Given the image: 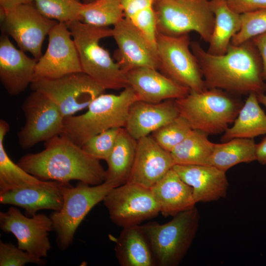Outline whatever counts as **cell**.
<instances>
[{
    "instance_id": "1",
    "label": "cell",
    "mask_w": 266,
    "mask_h": 266,
    "mask_svg": "<svg viewBox=\"0 0 266 266\" xmlns=\"http://www.w3.org/2000/svg\"><path fill=\"white\" fill-rule=\"evenodd\" d=\"M191 49L201 70L206 89H218L231 94H265L262 60L252 39L241 44L231 43L227 52L213 55L196 41Z\"/></svg>"
},
{
    "instance_id": "2",
    "label": "cell",
    "mask_w": 266,
    "mask_h": 266,
    "mask_svg": "<svg viewBox=\"0 0 266 266\" xmlns=\"http://www.w3.org/2000/svg\"><path fill=\"white\" fill-rule=\"evenodd\" d=\"M100 161L60 134L45 141L41 151L22 157L17 164L41 180L69 183L75 180L97 185L106 178V170Z\"/></svg>"
},
{
    "instance_id": "3",
    "label": "cell",
    "mask_w": 266,
    "mask_h": 266,
    "mask_svg": "<svg viewBox=\"0 0 266 266\" xmlns=\"http://www.w3.org/2000/svg\"><path fill=\"white\" fill-rule=\"evenodd\" d=\"M137 100V97L129 86L118 95L103 93L91 102L84 113L65 117L61 134L82 147L103 131L124 128L130 108Z\"/></svg>"
},
{
    "instance_id": "4",
    "label": "cell",
    "mask_w": 266,
    "mask_h": 266,
    "mask_svg": "<svg viewBox=\"0 0 266 266\" xmlns=\"http://www.w3.org/2000/svg\"><path fill=\"white\" fill-rule=\"evenodd\" d=\"M66 24L75 44L82 72L105 90L128 87L126 72L100 44L101 39L112 36V29L86 24L79 20Z\"/></svg>"
},
{
    "instance_id": "5",
    "label": "cell",
    "mask_w": 266,
    "mask_h": 266,
    "mask_svg": "<svg viewBox=\"0 0 266 266\" xmlns=\"http://www.w3.org/2000/svg\"><path fill=\"white\" fill-rule=\"evenodd\" d=\"M224 90L206 89L190 91L185 97L175 100L179 114L194 130L209 134L224 132L233 123L241 107L240 102Z\"/></svg>"
},
{
    "instance_id": "6",
    "label": "cell",
    "mask_w": 266,
    "mask_h": 266,
    "mask_svg": "<svg viewBox=\"0 0 266 266\" xmlns=\"http://www.w3.org/2000/svg\"><path fill=\"white\" fill-rule=\"evenodd\" d=\"M200 218L195 206L173 216L166 223L140 225L159 266H177L181 263L196 236Z\"/></svg>"
},
{
    "instance_id": "7",
    "label": "cell",
    "mask_w": 266,
    "mask_h": 266,
    "mask_svg": "<svg viewBox=\"0 0 266 266\" xmlns=\"http://www.w3.org/2000/svg\"><path fill=\"white\" fill-rule=\"evenodd\" d=\"M114 187L104 181L97 185L79 182L75 187L65 183L62 187L63 203L61 208L50 216L59 249L64 251L72 244L78 226L89 211L103 201Z\"/></svg>"
},
{
    "instance_id": "8",
    "label": "cell",
    "mask_w": 266,
    "mask_h": 266,
    "mask_svg": "<svg viewBox=\"0 0 266 266\" xmlns=\"http://www.w3.org/2000/svg\"><path fill=\"white\" fill-rule=\"evenodd\" d=\"M158 33L178 36L197 32L210 40L214 15L208 0H158L154 2Z\"/></svg>"
},
{
    "instance_id": "9",
    "label": "cell",
    "mask_w": 266,
    "mask_h": 266,
    "mask_svg": "<svg viewBox=\"0 0 266 266\" xmlns=\"http://www.w3.org/2000/svg\"><path fill=\"white\" fill-rule=\"evenodd\" d=\"M189 34L170 36L157 33L156 49L162 73L190 91L206 88L197 60L190 47Z\"/></svg>"
},
{
    "instance_id": "10",
    "label": "cell",
    "mask_w": 266,
    "mask_h": 266,
    "mask_svg": "<svg viewBox=\"0 0 266 266\" xmlns=\"http://www.w3.org/2000/svg\"><path fill=\"white\" fill-rule=\"evenodd\" d=\"M30 86L32 91L38 92L51 100L65 118L88 108L105 91L83 72L54 79L34 80Z\"/></svg>"
},
{
    "instance_id": "11",
    "label": "cell",
    "mask_w": 266,
    "mask_h": 266,
    "mask_svg": "<svg viewBox=\"0 0 266 266\" xmlns=\"http://www.w3.org/2000/svg\"><path fill=\"white\" fill-rule=\"evenodd\" d=\"M0 14L2 33L12 37L20 49L38 61L45 37L58 22L43 16L33 3L7 12L0 8Z\"/></svg>"
},
{
    "instance_id": "12",
    "label": "cell",
    "mask_w": 266,
    "mask_h": 266,
    "mask_svg": "<svg viewBox=\"0 0 266 266\" xmlns=\"http://www.w3.org/2000/svg\"><path fill=\"white\" fill-rule=\"evenodd\" d=\"M21 108L25 121L17 134L23 149L31 148L62 133L65 117L56 104L43 94L33 91Z\"/></svg>"
},
{
    "instance_id": "13",
    "label": "cell",
    "mask_w": 266,
    "mask_h": 266,
    "mask_svg": "<svg viewBox=\"0 0 266 266\" xmlns=\"http://www.w3.org/2000/svg\"><path fill=\"white\" fill-rule=\"evenodd\" d=\"M103 201L111 221L122 228L139 225L160 213L151 189L133 183L112 188Z\"/></svg>"
},
{
    "instance_id": "14",
    "label": "cell",
    "mask_w": 266,
    "mask_h": 266,
    "mask_svg": "<svg viewBox=\"0 0 266 266\" xmlns=\"http://www.w3.org/2000/svg\"><path fill=\"white\" fill-rule=\"evenodd\" d=\"M48 35L47 48L37 62L33 80L82 72L75 44L66 23L58 22Z\"/></svg>"
},
{
    "instance_id": "15",
    "label": "cell",
    "mask_w": 266,
    "mask_h": 266,
    "mask_svg": "<svg viewBox=\"0 0 266 266\" xmlns=\"http://www.w3.org/2000/svg\"><path fill=\"white\" fill-rule=\"evenodd\" d=\"M0 228L16 237L20 249L37 258L47 257L51 249L49 232L53 230L50 217L36 214L28 217L10 206L6 212H0Z\"/></svg>"
},
{
    "instance_id": "16",
    "label": "cell",
    "mask_w": 266,
    "mask_h": 266,
    "mask_svg": "<svg viewBox=\"0 0 266 266\" xmlns=\"http://www.w3.org/2000/svg\"><path fill=\"white\" fill-rule=\"evenodd\" d=\"M112 36L118 47L117 63L126 72L140 67L159 69L157 50L128 19L113 26Z\"/></svg>"
},
{
    "instance_id": "17",
    "label": "cell",
    "mask_w": 266,
    "mask_h": 266,
    "mask_svg": "<svg viewBox=\"0 0 266 266\" xmlns=\"http://www.w3.org/2000/svg\"><path fill=\"white\" fill-rule=\"evenodd\" d=\"M174 165L170 152L151 135L145 136L137 140L134 160L127 183L151 189Z\"/></svg>"
},
{
    "instance_id": "18",
    "label": "cell",
    "mask_w": 266,
    "mask_h": 266,
    "mask_svg": "<svg viewBox=\"0 0 266 266\" xmlns=\"http://www.w3.org/2000/svg\"><path fill=\"white\" fill-rule=\"evenodd\" d=\"M12 44L9 36L0 37V80L11 96L23 93L34 79L37 60Z\"/></svg>"
},
{
    "instance_id": "19",
    "label": "cell",
    "mask_w": 266,
    "mask_h": 266,
    "mask_svg": "<svg viewBox=\"0 0 266 266\" xmlns=\"http://www.w3.org/2000/svg\"><path fill=\"white\" fill-rule=\"evenodd\" d=\"M128 86L136 94L138 100L159 103L167 100H177L187 96L189 88L169 78L158 69L140 67L126 72Z\"/></svg>"
},
{
    "instance_id": "20",
    "label": "cell",
    "mask_w": 266,
    "mask_h": 266,
    "mask_svg": "<svg viewBox=\"0 0 266 266\" xmlns=\"http://www.w3.org/2000/svg\"><path fill=\"white\" fill-rule=\"evenodd\" d=\"M172 169L192 188L196 203L226 197L229 182L225 171L211 165L175 164Z\"/></svg>"
},
{
    "instance_id": "21",
    "label": "cell",
    "mask_w": 266,
    "mask_h": 266,
    "mask_svg": "<svg viewBox=\"0 0 266 266\" xmlns=\"http://www.w3.org/2000/svg\"><path fill=\"white\" fill-rule=\"evenodd\" d=\"M179 115L175 100L159 103L137 100L130 108L124 128L132 136L138 140L150 135Z\"/></svg>"
},
{
    "instance_id": "22",
    "label": "cell",
    "mask_w": 266,
    "mask_h": 266,
    "mask_svg": "<svg viewBox=\"0 0 266 266\" xmlns=\"http://www.w3.org/2000/svg\"><path fill=\"white\" fill-rule=\"evenodd\" d=\"M65 183L43 180L39 185L11 190L0 194V202L24 208L25 213L33 216L42 209L59 210L63 203L62 187Z\"/></svg>"
},
{
    "instance_id": "23",
    "label": "cell",
    "mask_w": 266,
    "mask_h": 266,
    "mask_svg": "<svg viewBox=\"0 0 266 266\" xmlns=\"http://www.w3.org/2000/svg\"><path fill=\"white\" fill-rule=\"evenodd\" d=\"M160 213L174 216L195 206L192 188L172 168L151 188Z\"/></svg>"
},
{
    "instance_id": "24",
    "label": "cell",
    "mask_w": 266,
    "mask_h": 266,
    "mask_svg": "<svg viewBox=\"0 0 266 266\" xmlns=\"http://www.w3.org/2000/svg\"><path fill=\"white\" fill-rule=\"evenodd\" d=\"M115 251L121 266H153L156 264L150 246L140 225L123 228L114 240Z\"/></svg>"
},
{
    "instance_id": "25",
    "label": "cell",
    "mask_w": 266,
    "mask_h": 266,
    "mask_svg": "<svg viewBox=\"0 0 266 266\" xmlns=\"http://www.w3.org/2000/svg\"><path fill=\"white\" fill-rule=\"evenodd\" d=\"M209 3L214 15V25L207 51L213 55H223L240 29L241 15L231 10L226 0H210Z\"/></svg>"
},
{
    "instance_id": "26",
    "label": "cell",
    "mask_w": 266,
    "mask_h": 266,
    "mask_svg": "<svg viewBox=\"0 0 266 266\" xmlns=\"http://www.w3.org/2000/svg\"><path fill=\"white\" fill-rule=\"evenodd\" d=\"M137 140L125 128L119 133L113 149L106 160L105 182L114 187L125 184L129 179L134 160Z\"/></svg>"
},
{
    "instance_id": "27",
    "label": "cell",
    "mask_w": 266,
    "mask_h": 266,
    "mask_svg": "<svg viewBox=\"0 0 266 266\" xmlns=\"http://www.w3.org/2000/svg\"><path fill=\"white\" fill-rule=\"evenodd\" d=\"M266 134V113L260 105L257 95L252 93L248 95L233 123L222 136V140L235 138H254Z\"/></svg>"
},
{
    "instance_id": "28",
    "label": "cell",
    "mask_w": 266,
    "mask_h": 266,
    "mask_svg": "<svg viewBox=\"0 0 266 266\" xmlns=\"http://www.w3.org/2000/svg\"><path fill=\"white\" fill-rule=\"evenodd\" d=\"M10 130L9 124L0 120V194L13 190L40 184V180L27 172L8 156L4 146V139Z\"/></svg>"
},
{
    "instance_id": "29",
    "label": "cell",
    "mask_w": 266,
    "mask_h": 266,
    "mask_svg": "<svg viewBox=\"0 0 266 266\" xmlns=\"http://www.w3.org/2000/svg\"><path fill=\"white\" fill-rule=\"evenodd\" d=\"M256 144L253 138H243L214 143L209 165L226 172L237 164L256 161Z\"/></svg>"
},
{
    "instance_id": "30",
    "label": "cell",
    "mask_w": 266,
    "mask_h": 266,
    "mask_svg": "<svg viewBox=\"0 0 266 266\" xmlns=\"http://www.w3.org/2000/svg\"><path fill=\"white\" fill-rule=\"evenodd\" d=\"M208 135L193 129L170 152L175 165H209L214 143L208 139Z\"/></svg>"
},
{
    "instance_id": "31",
    "label": "cell",
    "mask_w": 266,
    "mask_h": 266,
    "mask_svg": "<svg viewBox=\"0 0 266 266\" xmlns=\"http://www.w3.org/2000/svg\"><path fill=\"white\" fill-rule=\"evenodd\" d=\"M125 18L121 0H95L83 3L79 21L88 25L108 27Z\"/></svg>"
},
{
    "instance_id": "32",
    "label": "cell",
    "mask_w": 266,
    "mask_h": 266,
    "mask_svg": "<svg viewBox=\"0 0 266 266\" xmlns=\"http://www.w3.org/2000/svg\"><path fill=\"white\" fill-rule=\"evenodd\" d=\"M34 5L45 17L58 22L79 20L81 0H34Z\"/></svg>"
},
{
    "instance_id": "33",
    "label": "cell",
    "mask_w": 266,
    "mask_h": 266,
    "mask_svg": "<svg viewBox=\"0 0 266 266\" xmlns=\"http://www.w3.org/2000/svg\"><path fill=\"white\" fill-rule=\"evenodd\" d=\"M192 130L188 121L179 115L172 121L154 131L151 135L162 148L170 152Z\"/></svg>"
},
{
    "instance_id": "34",
    "label": "cell",
    "mask_w": 266,
    "mask_h": 266,
    "mask_svg": "<svg viewBox=\"0 0 266 266\" xmlns=\"http://www.w3.org/2000/svg\"><path fill=\"white\" fill-rule=\"evenodd\" d=\"M241 20L240 29L231 40L233 44H241L266 32V9L241 14Z\"/></svg>"
},
{
    "instance_id": "35",
    "label": "cell",
    "mask_w": 266,
    "mask_h": 266,
    "mask_svg": "<svg viewBox=\"0 0 266 266\" xmlns=\"http://www.w3.org/2000/svg\"><path fill=\"white\" fill-rule=\"evenodd\" d=\"M121 128H112L103 131L91 138L81 147L93 157L106 161L113 149Z\"/></svg>"
},
{
    "instance_id": "36",
    "label": "cell",
    "mask_w": 266,
    "mask_h": 266,
    "mask_svg": "<svg viewBox=\"0 0 266 266\" xmlns=\"http://www.w3.org/2000/svg\"><path fill=\"white\" fill-rule=\"evenodd\" d=\"M28 263L44 265L46 261L34 257L11 243L0 241V266H23Z\"/></svg>"
},
{
    "instance_id": "37",
    "label": "cell",
    "mask_w": 266,
    "mask_h": 266,
    "mask_svg": "<svg viewBox=\"0 0 266 266\" xmlns=\"http://www.w3.org/2000/svg\"><path fill=\"white\" fill-rule=\"evenodd\" d=\"M230 8L240 15L266 9V0H226Z\"/></svg>"
},
{
    "instance_id": "38",
    "label": "cell",
    "mask_w": 266,
    "mask_h": 266,
    "mask_svg": "<svg viewBox=\"0 0 266 266\" xmlns=\"http://www.w3.org/2000/svg\"><path fill=\"white\" fill-rule=\"evenodd\" d=\"M260 55L263 66V77L266 80V32L251 39Z\"/></svg>"
},
{
    "instance_id": "39",
    "label": "cell",
    "mask_w": 266,
    "mask_h": 266,
    "mask_svg": "<svg viewBox=\"0 0 266 266\" xmlns=\"http://www.w3.org/2000/svg\"><path fill=\"white\" fill-rule=\"evenodd\" d=\"M34 0H0V7L6 12L23 4H32Z\"/></svg>"
},
{
    "instance_id": "40",
    "label": "cell",
    "mask_w": 266,
    "mask_h": 266,
    "mask_svg": "<svg viewBox=\"0 0 266 266\" xmlns=\"http://www.w3.org/2000/svg\"><path fill=\"white\" fill-rule=\"evenodd\" d=\"M256 161L260 164L266 165V137L256 144Z\"/></svg>"
},
{
    "instance_id": "41",
    "label": "cell",
    "mask_w": 266,
    "mask_h": 266,
    "mask_svg": "<svg viewBox=\"0 0 266 266\" xmlns=\"http://www.w3.org/2000/svg\"><path fill=\"white\" fill-rule=\"evenodd\" d=\"M257 95L260 103L264 105L266 107V94H265V93Z\"/></svg>"
},
{
    "instance_id": "42",
    "label": "cell",
    "mask_w": 266,
    "mask_h": 266,
    "mask_svg": "<svg viewBox=\"0 0 266 266\" xmlns=\"http://www.w3.org/2000/svg\"><path fill=\"white\" fill-rule=\"evenodd\" d=\"M83 3H88L93 1L95 0H81Z\"/></svg>"
},
{
    "instance_id": "43",
    "label": "cell",
    "mask_w": 266,
    "mask_h": 266,
    "mask_svg": "<svg viewBox=\"0 0 266 266\" xmlns=\"http://www.w3.org/2000/svg\"><path fill=\"white\" fill-rule=\"evenodd\" d=\"M154 0L155 1H157V0Z\"/></svg>"
}]
</instances>
